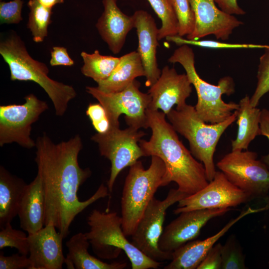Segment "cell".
<instances>
[{
  "instance_id": "obj_1",
  "label": "cell",
  "mask_w": 269,
  "mask_h": 269,
  "mask_svg": "<svg viewBox=\"0 0 269 269\" xmlns=\"http://www.w3.org/2000/svg\"><path fill=\"white\" fill-rule=\"evenodd\" d=\"M35 147V161L45 195L44 226L52 223L64 239L76 216L107 196L109 189L102 183L90 198L79 200V187L92 172L90 168L83 169L79 165L78 155L83 142L79 134L56 144L44 133L36 138Z\"/></svg>"
},
{
  "instance_id": "obj_2",
  "label": "cell",
  "mask_w": 269,
  "mask_h": 269,
  "mask_svg": "<svg viewBox=\"0 0 269 269\" xmlns=\"http://www.w3.org/2000/svg\"><path fill=\"white\" fill-rule=\"evenodd\" d=\"M146 114L151 135L148 140L141 139L139 145L145 156H156L164 163L166 172L163 187L174 182L177 189L188 196L205 187L209 181L203 164L185 147L166 120V115L149 109Z\"/></svg>"
},
{
  "instance_id": "obj_3",
  "label": "cell",
  "mask_w": 269,
  "mask_h": 269,
  "mask_svg": "<svg viewBox=\"0 0 269 269\" xmlns=\"http://www.w3.org/2000/svg\"><path fill=\"white\" fill-rule=\"evenodd\" d=\"M0 54L8 65L11 81H30L38 84L51 100L56 115H64L69 103L76 96L75 90L72 86L50 78L47 65L31 57L16 33L11 31L0 41Z\"/></svg>"
},
{
  "instance_id": "obj_4",
  "label": "cell",
  "mask_w": 269,
  "mask_h": 269,
  "mask_svg": "<svg viewBox=\"0 0 269 269\" xmlns=\"http://www.w3.org/2000/svg\"><path fill=\"white\" fill-rule=\"evenodd\" d=\"M237 114L236 110L224 121L208 124L199 117L194 106L186 104L166 115L174 130L188 141L190 152L203 164L209 182L216 172L213 158L217 145L225 130L236 120Z\"/></svg>"
},
{
  "instance_id": "obj_5",
  "label": "cell",
  "mask_w": 269,
  "mask_h": 269,
  "mask_svg": "<svg viewBox=\"0 0 269 269\" xmlns=\"http://www.w3.org/2000/svg\"><path fill=\"white\" fill-rule=\"evenodd\" d=\"M87 224L89 230L85 234L99 258L115 259L124 251L132 269H157L160 266L161 262L148 257L128 240L122 228L121 216L116 212L94 209L88 216Z\"/></svg>"
},
{
  "instance_id": "obj_6",
  "label": "cell",
  "mask_w": 269,
  "mask_h": 269,
  "mask_svg": "<svg viewBox=\"0 0 269 269\" xmlns=\"http://www.w3.org/2000/svg\"><path fill=\"white\" fill-rule=\"evenodd\" d=\"M168 62L178 63L184 68L191 83L197 93L196 112L207 123H221L231 116L239 108V104L225 102L224 94L230 96L235 92V83L230 76L221 78L218 84L213 85L203 80L197 73L195 66V55L188 45L184 44L175 49Z\"/></svg>"
},
{
  "instance_id": "obj_7",
  "label": "cell",
  "mask_w": 269,
  "mask_h": 269,
  "mask_svg": "<svg viewBox=\"0 0 269 269\" xmlns=\"http://www.w3.org/2000/svg\"><path fill=\"white\" fill-rule=\"evenodd\" d=\"M165 172L164 163L156 156H151L146 169L139 160L130 166L121 201L122 228L127 237L132 236L157 190L163 187Z\"/></svg>"
},
{
  "instance_id": "obj_8",
  "label": "cell",
  "mask_w": 269,
  "mask_h": 269,
  "mask_svg": "<svg viewBox=\"0 0 269 269\" xmlns=\"http://www.w3.org/2000/svg\"><path fill=\"white\" fill-rule=\"evenodd\" d=\"M140 83L135 80L124 90L107 93L97 87L87 86L86 92L104 108L111 127H120L119 118L125 115L129 127L147 129L146 112L151 101L149 94L139 90Z\"/></svg>"
},
{
  "instance_id": "obj_9",
  "label": "cell",
  "mask_w": 269,
  "mask_h": 269,
  "mask_svg": "<svg viewBox=\"0 0 269 269\" xmlns=\"http://www.w3.org/2000/svg\"><path fill=\"white\" fill-rule=\"evenodd\" d=\"M145 135L143 132L132 127L124 130L111 127L107 132L97 133L91 137L97 143L101 155L111 162L110 175L107 182L109 192H112L116 179L123 169L145 156L139 145Z\"/></svg>"
},
{
  "instance_id": "obj_10",
  "label": "cell",
  "mask_w": 269,
  "mask_h": 269,
  "mask_svg": "<svg viewBox=\"0 0 269 269\" xmlns=\"http://www.w3.org/2000/svg\"><path fill=\"white\" fill-rule=\"evenodd\" d=\"M257 156L247 149L231 150L216 164L231 182L252 199L264 197L269 191V168Z\"/></svg>"
},
{
  "instance_id": "obj_11",
  "label": "cell",
  "mask_w": 269,
  "mask_h": 269,
  "mask_svg": "<svg viewBox=\"0 0 269 269\" xmlns=\"http://www.w3.org/2000/svg\"><path fill=\"white\" fill-rule=\"evenodd\" d=\"M188 196L178 189H171L166 198L154 197L150 202L132 237V243L145 255L160 262L171 260L172 253L161 251L158 242L167 209Z\"/></svg>"
},
{
  "instance_id": "obj_12",
  "label": "cell",
  "mask_w": 269,
  "mask_h": 269,
  "mask_svg": "<svg viewBox=\"0 0 269 269\" xmlns=\"http://www.w3.org/2000/svg\"><path fill=\"white\" fill-rule=\"evenodd\" d=\"M22 104L0 106V146L13 142L25 148L36 146L31 137L32 125L48 109L46 102L34 94L24 97Z\"/></svg>"
},
{
  "instance_id": "obj_13",
  "label": "cell",
  "mask_w": 269,
  "mask_h": 269,
  "mask_svg": "<svg viewBox=\"0 0 269 269\" xmlns=\"http://www.w3.org/2000/svg\"><path fill=\"white\" fill-rule=\"evenodd\" d=\"M252 199L246 192L231 182L221 171H216L213 179L195 193L178 202L173 213L194 210L228 208Z\"/></svg>"
},
{
  "instance_id": "obj_14",
  "label": "cell",
  "mask_w": 269,
  "mask_h": 269,
  "mask_svg": "<svg viewBox=\"0 0 269 269\" xmlns=\"http://www.w3.org/2000/svg\"><path fill=\"white\" fill-rule=\"evenodd\" d=\"M230 208L194 210L182 212L163 229L159 248L171 252L198 237L202 228L213 218L222 216Z\"/></svg>"
},
{
  "instance_id": "obj_15",
  "label": "cell",
  "mask_w": 269,
  "mask_h": 269,
  "mask_svg": "<svg viewBox=\"0 0 269 269\" xmlns=\"http://www.w3.org/2000/svg\"><path fill=\"white\" fill-rule=\"evenodd\" d=\"M195 15V25L187 39L198 40L210 35L217 39H229L234 29L243 24L232 14L217 7L214 0H189Z\"/></svg>"
},
{
  "instance_id": "obj_16",
  "label": "cell",
  "mask_w": 269,
  "mask_h": 269,
  "mask_svg": "<svg viewBox=\"0 0 269 269\" xmlns=\"http://www.w3.org/2000/svg\"><path fill=\"white\" fill-rule=\"evenodd\" d=\"M192 91V85L186 74H178L174 67L165 66L161 74L148 90L151 101L148 109L160 110L166 115L174 105L186 103Z\"/></svg>"
},
{
  "instance_id": "obj_17",
  "label": "cell",
  "mask_w": 269,
  "mask_h": 269,
  "mask_svg": "<svg viewBox=\"0 0 269 269\" xmlns=\"http://www.w3.org/2000/svg\"><path fill=\"white\" fill-rule=\"evenodd\" d=\"M29 269H62L65 258L63 253V238L50 222L38 232L28 235Z\"/></svg>"
},
{
  "instance_id": "obj_18",
  "label": "cell",
  "mask_w": 269,
  "mask_h": 269,
  "mask_svg": "<svg viewBox=\"0 0 269 269\" xmlns=\"http://www.w3.org/2000/svg\"><path fill=\"white\" fill-rule=\"evenodd\" d=\"M132 16L138 37L137 52L145 71V85L150 87L159 78L161 72L156 59L158 29L154 19L145 10H137Z\"/></svg>"
},
{
  "instance_id": "obj_19",
  "label": "cell",
  "mask_w": 269,
  "mask_h": 269,
  "mask_svg": "<svg viewBox=\"0 0 269 269\" xmlns=\"http://www.w3.org/2000/svg\"><path fill=\"white\" fill-rule=\"evenodd\" d=\"M269 205L260 208L249 207L230 220L215 235L203 240H192L172 252V259L164 269H195L216 243L237 222L249 214L267 210Z\"/></svg>"
},
{
  "instance_id": "obj_20",
  "label": "cell",
  "mask_w": 269,
  "mask_h": 269,
  "mask_svg": "<svg viewBox=\"0 0 269 269\" xmlns=\"http://www.w3.org/2000/svg\"><path fill=\"white\" fill-rule=\"evenodd\" d=\"M102 3L104 11L96 26L109 49L116 54L121 51L128 33L134 28L133 17L120 9L117 0H103Z\"/></svg>"
},
{
  "instance_id": "obj_21",
  "label": "cell",
  "mask_w": 269,
  "mask_h": 269,
  "mask_svg": "<svg viewBox=\"0 0 269 269\" xmlns=\"http://www.w3.org/2000/svg\"><path fill=\"white\" fill-rule=\"evenodd\" d=\"M45 195L40 176L27 184L20 203L18 216L21 228L28 235L34 234L44 226Z\"/></svg>"
},
{
  "instance_id": "obj_22",
  "label": "cell",
  "mask_w": 269,
  "mask_h": 269,
  "mask_svg": "<svg viewBox=\"0 0 269 269\" xmlns=\"http://www.w3.org/2000/svg\"><path fill=\"white\" fill-rule=\"evenodd\" d=\"M27 184L0 166V227L2 229L18 215L19 207Z\"/></svg>"
},
{
  "instance_id": "obj_23",
  "label": "cell",
  "mask_w": 269,
  "mask_h": 269,
  "mask_svg": "<svg viewBox=\"0 0 269 269\" xmlns=\"http://www.w3.org/2000/svg\"><path fill=\"white\" fill-rule=\"evenodd\" d=\"M68 253L65 264L68 269H124L125 262L108 263L91 255L88 251L90 245L85 233H78L67 241Z\"/></svg>"
},
{
  "instance_id": "obj_24",
  "label": "cell",
  "mask_w": 269,
  "mask_h": 269,
  "mask_svg": "<svg viewBox=\"0 0 269 269\" xmlns=\"http://www.w3.org/2000/svg\"><path fill=\"white\" fill-rule=\"evenodd\" d=\"M145 71L140 56L134 51L120 57V61L111 75L97 83V88L107 93L122 91L135 78L145 76Z\"/></svg>"
},
{
  "instance_id": "obj_25",
  "label": "cell",
  "mask_w": 269,
  "mask_h": 269,
  "mask_svg": "<svg viewBox=\"0 0 269 269\" xmlns=\"http://www.w3.org/2000/svg\"><path fill=\"white\" fill-rule=\"evenodd\" d=\"M237 110L238 131L236 138L232 140V150H247L251 142L261 135V110L253 107L250 98L246 95L239 102Z\"/></svg>"
},
{
  "instance_id": "obj_26",
  "label": "cell",
  "mask_w": 269,
  "mask_h": 269,
  "mask_svg": "<svg viewBox=\"0 0 269 269\" xmlns=\"http://www.w3.org/2000/svg\"><path fill=\"white\" fill-rule=\"evenodd\" d=\"M81 56L84 62L82 73L97 83L108 78L120 61V57L101 55L98 50L91 54L83 51Z\"/></svg>"
},
{
  "instance_id": "obj_27",
  "label": "cell",
  "mask_w": 269,
  "mask_h": 269,
  "mask_svg": "<svg viewBox=\"0 0 269 269\" xmlns=\"http://www.w3.org/2000/svg\"><path fill=\"white\" fill-rule=\"evenodd\" d=\"M29 9L27 27L31 32L35 42H42L47 36L48 27L51 23V8L44 6L38 0H29Z\"/></svg>"
},
{
  "instance_id": "obj_28",
  "label": "cell",
  "mask_w": 269,
  "mask_h": 269,
  "mask_svg": "<svg viewBox=\"0 0 269 269\" xmlns=\"http://www.w3.org/2000/svg\"><path fill=\"white\" fill-rule=\"evenodd\" d=\"M161 21L158 40L178 35V21L170 0H146Z\"/></svg>"
},
{
  "instance_id": "obj_29",
  "label": "cell",
  "mask_w": 269,
  "mask_h": 269,
  "mask_svg": "<svg viewBox=\"0 0 269 269\" xmlns=\"http://www.w3.org/2000/svg\"><path fill=\"white\" fill-rule=\"evenodd\" d=\"M245 256L235 235H232L221 248L222 269H246Z\"/></svg>"
},
{
  "instance_id": "obj_30",
  "label": "cell",
  "mask_w": 269,
  "mask_h": 269,
  "mask_svg": "<svg viewBox=\"0 0 269 269\" xmlns=\"http://www.w3.org/2000/svg\"><path fill=\"white\" fill-rule=\"evenodd\" d=\"M176 15L178 35L183 37L191 34L195 25V15L189 0H170Z\"/></svg>"
},
{
  "instance_id": "obj_31",
  "label": "cell",
  "mask_w": 269,
  "mask_h": 269,
  "mask_svg": "<svg viewBox=\"0 0 269 269\" xmlns=\"http://www.w3.org/2000/svg\"><path fill=\"white\" fill-rule=\"evenodd\" d=\"M6 247L14 248L20 254L27 255L28 236L22 231L13 229L10 223L7 224L0 231V249Z\"/></svg>"
},
{
  "instance_id": "obj_32",
  "label": "cell",
  "mask_w": 269,
  "mask_h": 269,
  "mask_svg": "<svg viewBox=\"0 0 269 269\" xmlns=\"http://www.w3.org/2000/svg\"><path fill=\"white\" fill-rule=\"evenodd\" d=\"M166 39L173 43H175L179 46L186 44L194 45L202 47L211 48H264L269 47L268 45H261L254 44L245 43H229L221 42L214 40H190L187 38H182L178 35L167 36Z\"/></svg>"
},
{
  "instance_id": "obj_33",
  "label": "cell",
  "mask_w": 269,
  "mask_h": 269,
  "mask_svg": "<svg viewBox=\"0 0 269 269\" xmlns=\"http://www.w3.org/2000/svg\"><path fill=\"white\" fill-rule=\"evenodd\" d=\"M260 58L257 73V84L250 98L251 105L257 107L262 97L269 92V47Z\"/></svg>"
},
{
  "instance_id": "obj_34",
  "label": "cell",
  "mask_w": 269,
  "mask_h": 269,
  "mask_svg": "<svg viewBox=\"0 0 269 269\" xmlns=\"http://www.w3.org/2000/svg\"><path fill=\"white\" fill-rule=\"evenodd\" d=\"M86 114L90 119L94 128L98 133H105L110 129V121L104 108L100 103L89 104Z\"/></svg>"
},
{
  "instance_id": "obj_35",
  "label": "cell",
  "mask_w": 269,
  "mask_h": 269,
  "mask_svg": "<svg viewBox=\"0 0 269 269\" xmlns=\"http://www.w3.org/2000/svg\"><path fill=\"white\" fill-rule=\"evenodd\" d=\"M22 0H13L8 2H0V24L18 23L22 20L21 10Z\"/></svg>"
},
{
  "instance_id": "obj_36",
  "label": "cell",
  "mask_w": 269,
  "mask_h": 269,
  "mask_svg": "<svg viewBox=\"0 0 269 269\" xmlns=\"http://www.w3.org/2000/svg\"><path fill=\"white\" fill-rule=\"evenodd\" d=\"M19 254L5 256L3 252L1 251L0 269H29L30 265L29 258L27 257V255H19Z\"/></svg>"
},
{
  "instance_id": "obj_37",
  "label": "cell",
  "mask_w": 269,
  "mask_h": 269,
  "mask_svg": "<svg viewBox=\"0 0 269 269\" xmlns=\"http://www.w3.org/2000/svg\"><path fill=\"white\" fill-rule=\"evenodd\" d=\"M222 246L220 243L215 244L208 252L197 269H221Z\"/></svg>"
},
{
  "instance_id": "obj_38",
  "label": "cell",
  "mask_w": 269,
  "mask_h": 269,
  "mask_svg": "<svg viewBox=\"0 0 269 269\" xmlns=\"http://www.w3.org/2000/svg\"><path fill=\"white\" fill-rule=\"evenodd\" d=\"M74 64V61L69 56L67 49L61 46H54L51 51L50 64L52 66H71Z\"/></svg>"
},
{
  "instance_id": "obj_39",
  "label": "cell",
  "mask_w": 269,
  "mask_h": 269,
  "mask_svg": "<svg viewBox=\"0 0 269 269\" xmlns=\"http://www.w3.org/2000/svg\"><path fill=\"white\" fill-rule=\"evenodd\" d=\"M260 126L261 135L266 136L269 140V110L263 109L261 111ZM269 168V153L261 159Z\"/></svg>"
},
{
  "instance_id": "obj_40",
  "label": "cell",
  "mask_w": 269,
  "mask_h": 269,
  "mask_svg": "<svg viewBox=\"0 0 269 269\" xmlns=\"http://www.w3.org/2000/svg\"><path fill=\"white\" fill-rule=\"evenodd\" d=\"M219 8L230 14L243 15L245 11L241 8L237 3V0H214Z\"/></svg>"
},
{
  "instance_id": "obj_41",
  "label": "cell",
  "mask_w": 269,
  "mask_h": 269,
  "mask_svg": "<svg viewBox=\"0 0 269 269\" xmlns=\"http://www.w3.org/2000/svg\"><path fill=\"white\" fill-rule=\"evenodd\" d=\"M39 2L46 7L51 8L57 4L62 3L64 0H38Z\"/></svg>"
},
{
  "instance_id": "obj_42",
  "label": "cell",
  "mask_w": 269,
  "mask_h": 269,
  "mask_svg": "<svg viewBox=\"0 0 269 269\" xmlns=\"http://www.w3.org/2000/svg\"><path fill=\"white\" fill-rule=\"evenodd\" d=\"M2 0H0V1H1Z\"/></svg>"
}]
</instances>
